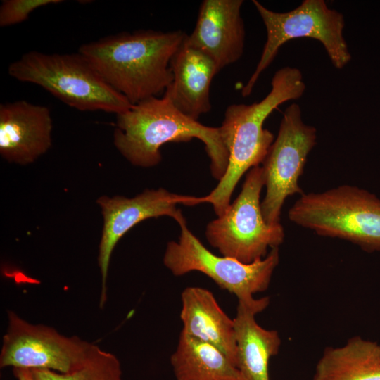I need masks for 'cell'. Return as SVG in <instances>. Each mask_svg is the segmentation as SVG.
I'll return each mask as SVG.
<instances>
[{
	"mask_svg": "<svg viewBox=\"0 0 380 380\" xmlns=\"http://www.w3.org/2000/svg\"><path fill=\"white\" fill-rule=\"evenodd\" d=\"M186 35L182 30L122 32L82 44L78 53L134 105L165 93L173 80L171 59Z\"/></svg>",
	"mask_w": 380,
	"mask_h": 380,
	"instance_id": "1",
	"label": "cell"
},
{
	"mask_svg": "<svg viewBox=\"0 0 380 380\" xmlns=\"http://www.w3.org/2000/svg\"><path fill=\"white\" fill-rule=\"evenodd\" d=\"M198 139L205 145L213 177L220 181L229 153L220 127L204 125L178 110L169 97H151L116 115L114 145L131 164L151 167L162 160L160 147L167 142Z\"/></svg>",
	"mask_w": 380,
	"mask_h": 380,
	"instance_id": "2",
	"label": "cell"
},
{
	"mask_svg": "<svg viewBox=\"0 0 380 380\" xmlns=\"http://www.w3.org/2000/svg\"><path fill=\"white\" fill-rule=\"evenodd\" d=\"M271 90L259 102L234 103L224 113L220 127L229 153L227 171L217 186L205 196L217 217L230 204L232 193L248 170L259 166L274 141L273 134L263 127L267 118L284 102L300 99L306 86L300 70L296 68L279 69L271 81Z\"/></svg>",
	"mask_w": 380,
	"mask_h": 380,
	"instance_id": "3",
	"label": "cell"
},
{
	"mask_svg": "<svg viewBox=\"0 0 380 380\" xmlns=\"http://www.w3.org/2000/svg\"><path fill=\"white\" fill-rule=\"evenodd\" d=\"M8 72L20 82L42 87L79 110H101L118 115L132 106L79 53L30 51L11 63Z\"/></svg>",
	"mask_w": 380,
	"mask_h": 380,
	"instance_id": "4",
	"label": "cell"
},
{
	"mask_svg": "<svg viewBox=\"0 0 380 380\" xmlns=\"http://www.w3.org/2000/svg\"><path fill=\"white\" fill-rule=\"evenodd\" d=\"M289 219L319 236L338 238L367 252L380 251V198L351 185L303 194Z\"/></svg>",
	"mask_w": 380,
	"mask_h": 380,
	"instance_id": "5",
	"label": "cell"
},
{
	"mask_svg": "<svg viewBox=\"0 0 380 380\" xmlns=\"http://www.w3.org/2000/svg\"><path fill=\"white\" fill-rule=\"evenodd\" d=\"M253 4L265 25L267 39L256 68L241 90L249 96L260 75L270 65L281 46L291 39L308 37L321 42L332 65L343 68L351 60L343 37V15L329 8L324 0H304L292 11L279 13L265 7L258 1Z\"/></svg>",
	"mask_w": 380,
	"mask_h": 380,
	"instance_id": "6",
	"label": "cell"
},
{
	"mask_svg": "<svg viewBox=\"0 0 380 380\" xmlns=\"http://www.w3.org/2000/svg\"><path fill=\"white\" fill-rule=\"evenodd\" d=\"M264 186L261 166L251 168L235 201L207 224L205 237L222 255L248 264L264 258L268 248L282 243L285 233L281 224H267L262 213L260 198Z\"/></svg>",
	"mask_w": 380,
	"mask_h": 380,
	"instance_id": "7",
	"label": "cell"
},
{
	"mask_svg": "<svg viewBox=\"0 0 380 380\" xmlns=\"http://www.w3.org/2000/svg\"><path fill=\"white\" fill-rule=\"evenodd\" d=\"M177 222L181 229L179 240L169 241L163 255V264L173 275L201 272L238 300H253L255 293L267 289L279 262L278 247L264 258L246 264L213 253L189 230L184 217Z\"/></svg>",
	"mask_w": 380,
	"mask_h": 380,
	"instance_id": "8",
	"label": "cell"
},
{
	"mask_svg": "<svg viewBox=\"0 0 380 380\" xmlns=\"http://www.w3.org/2000/svg\"><path fill=\"white\" fill-rule=\"evenodd\" d=\"M316 144L317 129L303 122L300 106L295 103L289 106L261 166L266 188L261 210L267 224L281 223L285 200L296 194H304L298 179Z\"/></svg>",
	"mask_w": 380,
	"mask_h": 380,
	"instance_id": "9",
	"label": "cell"
},
{
	"mask_svg": "<svg viewBox=\"0 0 380 380\" xmlns=\"http://www.w3.org/2000/svg\"><path fill=\"white\" fill-rule=\"evenodd\" d=\"M93 345L77 336H63L52 327L31 324L9 310L0 367L69 373L84 362Z\"/></svg>",
	"mask_w": 380,
	"mask_h": 380,
	"instance_id": "10",
	"label": "cell"
},
{
	"mask_svg": "<svg viewBox=\"0 0 380 380\" xmlns=\"http://www.w3.org/2000/svg\"><path fill=\"white\" fill-rule=\"evenodd\" d=\"M205 203V196L195 197L171 193L167 190L146 189L133 198L102 196L97 200L103 219L99 247L98 265L101 274L100 308L106 301V279L113 251L118 241L143 220L170 216L176 222L183 217L179 204L193 206Z\"/></svg>",
	"mask_w": 380,
	"mask_h": 380,
	"instance_id": "11",
	"label": "cell"
},
{
	"mask_svg": "<svg viewBox=\"0 0 380 380\" xmlns=\"http://www.w3.org/2000/svg\"><path fill=\"white\" fill-rule=\"evenodd\" d=\"M52 119L44 106L25 100L0 105V154L8 163L27 165L51 146Z\"/></svg>",
	"mask_w": 380,
	"mask_h": 380,
	"instance_id": "12",
	"label": "cell"
},
{
	"mask_svg": "<svg viewBox=\"0 0 380 380\" xmlns=\"http://www.w3.org/2000/svg\"><path fill=\"white\" fill-rule=\"evenodd\" d=\"M243 0H203L191 44L215 63L219 72L239 61L243 53L245 27L241 14Z\"/></svg>",
	"mask_w": 380,
	"mask_h": 380,
	"instance_id": "13",
	"label": "cell"
},
{
	"mask_svg": "<svg viewBox=\"0 0 380 380\" xmlns=\"http://www.w3.org/2000/svg\"><path fill=\"white\" fill-rule=\"evenodd\" d=\"M186 35L170 61L173 80L165 94L185 115L198 120L211 109L210 87L219 72L213 60Z\"/></svg>",
	"mask_w": 380,
	"mask_h": 380,
	"instance_id": "14",
	"label": "cell"
},
{
	"mask_svg": "<svg viewBox=\"0 0 380 380\" xmlns=\"http://www.w3.org/2000/svg\"><path fill=\"white\" fill-rule=\"evenodd\" d=\"M269 304L267 296L248 301L238 300L234 318L236 367L245 380H270V360L279 350V333L262 327L255 319L256 315Z\"/></svg>",
	"mask_w": 380,
	"mask_h": 380,
	"instance_id": "15",
	"label": "cell"
},
{
	"mask_svg": "<svg viewBox=\"0 0 380 380\" xmlns=\"http://www.w3.org/2000/svg\"><path fill=\"white\" fill-rule=\"evenodd\" d=\"M182 333L213 345L236 367L237 347L234 319L205 288L188 286L181 293Z\"/></svg>",
	"mask_w": 380,
	"mask_h": 380,
	"instance_id": "16",
	"label": "cell"
},
{
	"mask_svg": "<svg viewBox=\"0 0 380 380\" xmlns=\"http://www.w3.org/2000/svg\"><path fill=\"white\" fill-rule=\"evenodd\" d=\"M313 380H380V343L353 336L341 346L326 348Z\"/></svg>",
	"mask_w": 380,
	"mask_h": 380,
	"instance_id": "17",
	"label": "cell"
},
{
	"mask_svg": "<svg viewBox=\"0 0 380 380\" xmlns=\"http://www.w3.org/2000/svg\"><path fill=\"white\" fill-rule=\"evenodd\" d=\"M170 364L176 380H245L220 350L182 332Z\"/></svg>",
	"mask_w": 380,
	"mask_h": 380,
	"instance_id": "18",
	"label": "cell"
},
{
	"mask_svg": "<svg viewBox=\"0 0 380 380\" xmlns=\"http://www.w3.org/2000/svg\"><path fill=\"white\" fill-rule=\"evenodd\" d=\"M34 380H123L118 357L94 344L84 362L69 373L30 370Z\"/></svg>",
	"mask_w": 380,
	"mask_h": 380,
	"instance_id": "19",
	"label": "cell"
},
{
	"mask_svg": "<svg viewBox=\"0 0 380 380\" xmlns=\"http://www.w3.org/2000/svg\"><path fill=\"white\" fill-rule=\"evenodd\" d=\"M61 2L62 0H4L0 6V27L20 23L34 10Z\"/></svg>",
	"mask_w": 380,
	"mask_h": 380,
	"instance_id": "20",
	"label": "cell"
},
{
	"mask_svg": "<svg viewBox=\"0 0 380 380\" xmlns=\"http://www.w3.org/2000/svg\"><path fill=\"white\" fill-rule=\"evenodd\" d=\"M13 374L17 380H34L29 369H13Z\"/></svg>",
	"mask_w": 380,
	"mask_h": 380,
	"instance_id": "21",
	"label": "cell"
}]
</instances>
